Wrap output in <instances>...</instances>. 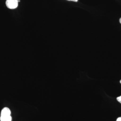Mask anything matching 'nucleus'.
Here are the masks:
<instances>
[{
	"label": "nucleus",
	"mask_w": 121,
	"mask_h": 121,
	"mask_svg": "<svg viewBox=\"0 0 121 121\" xmlns=\"http://www.w3.org/2000/svg\"><path fill=\"white\" fill-rule=\"evenodd\" d=\"M119 22H120V23H121V17L120 19V20H119Z\"/></svg>",
	"instance_id": "7"
},
{
	"label": "nucleus",
	"mask_w": 121,
	"mask_h": 121,
	"mask_svg": "<svg viewBox=\"0 0 121 121\" xmlns=\"http://www.w3.org/2000/svg\"><path fill=\"white\" fill-rule=\"evenodd\" d=\"M18 2H20V0H18Z\"/></svg>",
	"instance_id": "8"
},
{
	"label": "nucleus",
	"mask_w": 121,
	"mask_h": 121,
	"mask_svg": "<svg viewBox=\"0 0 121 121\" xmlns=\"http://www.w3.org/2000/svg\"><path fill=\"white\" fill-rule=\"evenodd\" d=\"M117 121H121V117L118 118L117 119Z\"/></svg>",
	"instance_id": "6"
},
{
	"label": "nucleus",
	"mask_w": 121,
	"mask_h": 121,
	"mask_svg": "<svg viewBox=\"0 0 121 121\" xmlns=\"http://www.w3.org/2000/svg\"><path fill=\"white\" fill-rule=\"evenodd\" d=\"M68 1H74V2H78V0H67Z\"/></svg>",
	"instance_id": "5"
},
{
	"label": "nucleus",
	"mask_w": 121,
	"mask_h": 121,
	"mask_svg": "<svg viewBox=\"0 0 121 121\" xmlns=\"http://www.w3.org/2000/svg\"><path fill=\"white\" fill-rule=\"evenodd\" d=\"M120 83H121V80L120 81Z\"/></svg>",
	"instance_id": "9"
},
{
	"label": "nucleus",
	"mask_w": 121,
	"mask_h": 121,
	"mask_svg": "<svg viewBox=\"0 0 121 121\" xmlns=\"http://www.w3.org/2000/svg\"><path fill=\"white\" fill-rule=\"evenodd\" d=\"M117 99L119 103H121V95L117 98Z\"/></svg>",
	"instance_id": "4"
},
{
	"label": "nucleus",
	"mask_w": 121,
	"mask_h": 121,
	"mask_svg": "<svg viewBox=\"0 0 121 121\" xmlns=\"http://www.w3.org/2000/svg\"><path fill=\"white\" fill-rule=\"evenodd\" d=\"M6 5L9 9H16L18 6V0H7Z\"/></svg>",
	"instance_id": "1"
},
{
	"label": "nucleus",
	"mask_w": 121,
	"mask_h": 121,
	"mask_svg": "<svg viewBox=\"0 0 121 121\" xmlns=\"http://www.w3.org/2000/svg\"><path fill=\"white\" fill-rule=\"evenodd\" d=\"M11 111L7 107H5L1 110V117H7L11 116Z\"/></svg>",
	"instance_id": "2"
},
{
	"label": "nucleus",
	"mask_w": 121,
	"mask_h": 121,
	"mask_svg": "<svg viewBox=\"0 0 121 121\" xmlns=\"http://www.w3.org/2000/svg\"><path fill=\"white\" fill-rule=\"evenodd\" d=\"M12 118L11 116L7 117H0V121H12Z\"/></svg>",
	"instance_id": "3"
}]
</instances>
